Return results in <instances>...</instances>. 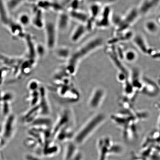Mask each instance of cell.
I'll return each mask as SVG.
<instances>
[{
	"label": "cell",
	"instance_id": "6da1fadb",
	"mask_svg": "<svg viewBox=\"0 0 160 160\" xmlns=\"http://www.w3.org/2000/svg\"><path fill=\"white\" fill-rule=\"evenodd\" d=\"M104 41L99 36L92 38L84 43L76 49L68 59L65 69L68 73L72 75L77 71L78 66L82 60L103 47Z\"/></svg>",
	"mask_w": 160,
	"mask_h": 160
},
{
	"label": "cell",
	"instance_id": "7a4b0ae2",
	"mask_svg": "<svg viewBox=\"0 0 160 160\" xmlns=\"http://www.w3.org/2000/svg\"><path fill=\"white\" fill-rule=\"evenodd\" d=\"M159 134L153 131L148 136L142 143L141 149L137 155L143 160H159Z\"/></svg>",
	"mask_w": 160,
	"mask_h": 160
},
{
	"label": "cell",
	"instance_id": "3957f363",
	"mask_svg": "<svg viewBox=\"0 0 160 160\" xmlns=\"http://www.w3.org/2000/svg\"><path fill=\"white\" fill-rule=\"evenodd\" d=\"M105 119V116L102 114L95 115L74 135L73 142L78 147L83 144L103 122Z\"/></svg>",
	"mask_w": 160,
	"mask_h": 160
},
{
	"label": "cell",
	"instance_id": "277c9868",
	"mask_svg": "<svg viewBox=\"0 0 160 160\" xmlns=\"http://www.w3.org/2000/svg\"><path fill=\"white\" fill-rule=\"evenodd\" d=\"M141 17L137 7L132 8L122 17L116 15L112 20V23L115 27V33L130 29V27Z\"/></svg>",
	"mask_w": 160,
	"mask_h": 160
},
{
	"label": "cell",
	"instance_id": "5b68a950",
	"mask_svg": "<svg viewBox=\"0 0 160 160\" xmlns=\"http://www.w3.org/2000/svg\"><path fill=\"white\" fill-rule=\"evenodd\" d=\"M98 160H107L109 156L118 154L122 151V148L118 144L114 143L108 137L102 138L98 144Z\"/></svg>",
	"mask_w": 160,
	"mask_h": 160
},
{
	"label": "cell",
	"instance_id": "8992f818",
	"mask_svg": "<svg viewBox=\"0 0 160 160\" xmlns=\"http://www.w3.org/2000/svg\"><path fill=\"white\" fill-rule=\"evenodd\" d=\"M44 28L46 38V46L48 50H53L56 48L57 42L58 31L56 21L49 20L45 21Z\"/></svg>",
	"mask_w": 160,
	"mask_h": 160
},
{
	"label": "cell",
	"instance_id": "52a82bcc",
	"mask_svg": "<svg viewBox=\"0 0 160 160\" xmlns=\"http://www.w3.org/2000/svg\"><path fill=\"white\" fill-rule=\"evenodd\" d=\"M112 10L110 6L102 8L101 12L95 22V27L99 29H105L109 28L112 23Z\"/></svg>",
	"mask_w": 160,
	"mask_h": 160
},
{
	"label": "cell",
	"instance_id": "ba28073f",
	"mask_svg": "<svg viewBox=\"0 0 160 160\" xmlns=\"http://www.w3.org/2000/svg\"><path fill=\"white\" fill-rule=\"evenodd\" d=\"M2 129L1 138L6 144L11 140L15 131V118L13 115H9Z\"/></svg>",
	"mask_w": 160,
	"mask_h": 160
},
{
	"label": "cell",
	"instance_id": "9c48e42d",
	"mask_svg": "<svg viewBox=\"0 0 160 160\" xmlns=\"http://www.w3.org/2000/svg\"><path fill=\"white\" fill-rule=\"evenodd\" d=\"M134 45L142 53L151 56L154 49L150 47L144 36L141 33L134 34L132 38Z\"/></svg>",
	"mask_w": 160,
	"mask_h": 160
},
{
	"label": "cell",
	"instance_id": "30bf717a",
	"mask_svg": "<svg viewBox=\"0 0 160 160\" xmlns=\"http://www.w3.org/2000/svg\"><path fill=\"white\" fill-rule=\"evenodd\" d=\"M160 0H142L137 8L141 17L148 15L158 7Z\"/></svg>",
	"mask_w": 160,
	"mask_h": 160
},
{
	"label": "cell",
	"instance_id": "8fae6325",
	"mask_svg": "<svg viewBox=\"0 0 160 160\" xmlns=\"http://www.w3.org/2000/svg\"><path fill=\"white\" fill-rule=\"evenodd\" d=\"M134 34L130 29L122 32L115 33L114 37L108 42V44L109 45H115L122 42L130 41L132 39Z\"/></svg>",
	"mask_w": 160,
	"mask_h": 160
},
{
	"label": "cell",
	"instance_id": "7c38bea8",
	"mask_svg": "<svg viewBox=\"0 0 160 160\" xmlns=\"http://www.w3.org/2000/svg\"><path fill=\"white\" fill-rule=\"evenodd\" d=\"M88 32L85 25L80 24L73 30L70 36V40L72 42H78L81 41Z\"/></svg>",
	"mask_w": 160,
	"mask_h": 160
},
{
	"label": "cell",
	"instance_id": "4fadbf2b",
	"mask_svg": "<svg viewBox=\"0 0 160 160\" xmlns=\"http://www.w3.org/2000/svg\"><path fill=\"white\" fill-rule=\"evenodd\" d=\"M105 95L103 90L101 88L96 90L90 99V107L92 109H96L101 105Z\"/></svg>",
	"mask_w": 160,
	"mask_h": 160
},
{
	"label": "cell",
	"instance_id": "5bb4252c",
	"mask_svg": "<svg viewBox=\"0 0 160 160\" xmlns=\"http://www.w3.org/2000/svg\"><path fill=\"white\" fill-rule=\"evenodd\" d=\"M70 19L68 13L62 12L56 20L58 31L64 32L67 30L69 27Z\"/></svg>",
	"mask_w": 160,
	"mask_h": 160
},
{
	"label": "cell",
	"instance_id": "9a60e30c",
	"mask_svg": "<svg viewBox=\"0 0 160 160\" xmlns=\"http://www.w3.org/2000/svg\"><path fill=\"white\" fill-rule=\"evenodd\" d=\"M68 14L71 18L83 24H86L89 19V15L79 9L70 10Z\"/></svg>",
	"mask_w": 160,
	"mask_h": 160
},
{
	"label": "cell",
	"instance_id": "2e32d148",
	"mask_svg": "<svg viewBox=\"0 0 160 160\" xmlns=\"http://www.w3.org/2000/svg\"><path fill=\"white\" fill-rule=\"evenodd\" d=\"M142 82L141 92L150 96H155L158 94V88L154 83L148 79H143Z\"/></svg>",
	"mask_w": 160,
	"mask_h": 160
},
{
	"label": "cell",
	"instance_id": "e0dca14e",
	"mask_svg": "<svg viewBox=\"0 0 160 160\" xmlns=\"http://www.w3.org/2000/svg\"><path fill=\"white\" fill-rule=\"evenodd\" d=\"M42 10L38 7L37 9H35L33 17L31 18V23L38 29L42 28L44 27L45 20L43 19Z\"/></svg>",
	"mask_w": 160,
	"mask_h": 160
},
{
	"label": "cell",
	"instance_id": "ac0fdd59",
	"mask_svg": "<svg viewBox=\"0 0 160 160\" xmlns=\"http://www.w3.org/2000/svg\"><path fill=\"white\" fill-rule=\"evenodd\" d=\"M159 23L157 20L149 19L145 22L144 27L148 33L151 35H155L159 31Z\"/></svg>",
	"mask_w": 160,
	"mask_h": 160
},
{
	"label": "cell",
	"instance_id": "d6986e66",
	"mask_svg": "<svg viewBox=\"0 0 160 160\" xmlns=\"http://www.w3.org/2000/svg\"><path fill=\"white\" fill-rule=\"evenodd\" d=\"M55 49L56 56L60 59L68 60L71 55V50L66 46H61Z\"/></svg>",
	"mask_w": 160,
	"mask_h": 160
},
{
	"label": "cell",
	"instance_id": "ffe728a7",
	"mask_svg": "<svg viewBox=\"0 0 160 160\" xmlns=\"http://www.w3.org/2000/svg\"><path fill=\"white\" fill-rule=\"evenodd\" d=\"M103 7L97 4H90L89 7V18L96 21L101 12Z\"/></svg>",
	"mask_w": 160,
	"mask_h": 160
},
{
	"label": "cell",
	"instance_id": "44dd1931",
	"mask_svg": "<svg viewBox=\"0 0 160 160\" xmlns=\"http://www.w3.org/2000/svg\"><path fill=\"white\" fill-rule=\"evenodd\" d=\"M138 54L135 50L129 49L125 51L124 59L129 62H133L137 59Z\"/></svg>",
	"mask_w": 160,
	"mask_h": 160
},
{
	"label": "cell",
	"instance_id": "7402d4cb",
	"mask_svg": "<svg viewBox=\"0 0 160 160\" xmlns=\"http://www.w3.org/2000/svg\"><path fill=\"white\" fill-rule=\"evenodd\" d=\"M26 0H8L6 2L9 11H14L18 8Z\"/></svg>",
	"mask_w": 160,
	"mask_h": 160
},
{
	"label": "cell",
	"instance_id": "603a6c76",
	"mask_svg": "<svg viewBox=\"0 0 160 160\" xmlns=\"http://www.w3.org/2000/svg\"><path fill=\"white\" fill-rule=\"evenodd\" d=\"M18 22V23L22 27H27L31 23V18L27 13H22L19 16Z\"/></svg>",
	"mask_w": 160,
	"mask_h": 160
},
{
	"label": "cell",
	"instance_id": "cb8c5ba5",
	"mask_svg": "<svg viewBox=\"0 0 160 160\" xmlns=\"http://www.w3.org/2000/svg\"><path fill=\"white\" fill-rule=\"evenodd\" d=\"M118 0H87L88 2L90 4L95 3L99 5L102 7L105 6H110Z\"/></svg>",
	"mask_w": 160,
	"mask_h": 160
},
{
	"label": "cell",
	"instance_id": "d4e9b609",
	"mask_svg": "<svg viewBox=\"0 0 160 160\" xmlns=\"http://www.w3.org/2000/svg\"><path fill=\"white\" fill-rule=\"evenodd\" d=\"M36 53L37 57H42L45 55L47 50H48L47 47H45L41 44L36 45Z\"/></svg>",
	"mask_w": 160,
	"mask_h": 160
},
{
	"label": "cell",
	"instance_id": "484cf974",
	"mask_svg": "<svg viewBox=\"0 0 160 160\" xmlns=\"http://www.w3.org/2000/svg\"><path fill=\"white\" fill-rule=\"evenodd\" d=\"M25 160H43L39 155L32 153H27L24 156Z\"/></svg>",
	"mask_w": 160,
	"mask_h": 160
},
{
	"label": "cell",
	"instance_id": "4316f807",
	"mask_svg": "<svg viewBox=\"0 0 160 160\" xmlns=\"http://www.w3.org/2000/svg\"><path fill=\"white\" fill-rule=\"evenodd\" d=\"M6 145V144L3 141L2 139V138L1 137H0V160H2L3 158L2 157L1 155V151L2 148L5 147Z\"/></svg>",
	"mask_w": 160,
	"mask_h": 160
}]
</instances>
